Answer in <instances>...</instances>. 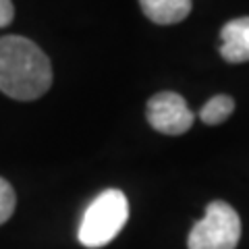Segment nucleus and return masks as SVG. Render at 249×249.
<instances>
[{"instance_id": "f03ea898", "label": "nucleus", "mask_w": 249, "mask_h": 249, "mask_svg": "<svg viewBox=\"0 0 249 249\" xmlns=\"http://www.w3.org/2000/svg\"><path fill=\"white\" fill-rule=\"evenodd\" d=\"M129 218V201L119 189H106L91 201L81 218L77 239L83 247L108 245L123 231Z\"/></svg>"}, {"instance_id": "1a4fd4ad", "label": "nucleus", "mask_w": 249, "mask_h": 249, "mask_svg": "<svg viewBox=\"0 0 249 249\" xmlns=\"http://www.w3.org/2000/svg\"><path fill=\"white\" fill-rule=\"evenodd\" d=\"M13 15H15V9L11 0H0V27L9 25L13 21Z\"/></svg>"}, {"instance_id": "6e6552de", "label": "nucleus", "mask_w": 249, "mask_h": 249, "mask_svg": "<svg viewBox=\"0 0 249 249\" xmlns=\"http://www.w3.org/2000/svg\"><path fill=\"white\" fill-rule=\"evenodd\" d=\"M15 206H17V196H15V189L11 187L9 181H4L0 177V224H4L15 212Z\"/></svg>"}, {"instance_id": "f257e3e1", "label": "nucleus", "mask_w": 249, "mask_h": 249, "mask_svg": "<svg viewBox=\"0 0 249 249\" xmlns=\"http://www.w3.org/2000/svg\"><path fill=\"white\" fill-rule=\"evenodd\" d=\"M52 85L48 56L27 37H0V91L13 100H37Z\"/></svg>"}, {"instance_id": "7ed1b4c3", "label": "nucleus", "mask_w": 249, "mask_h": 249, "mask_svg": "<svg viewBox=\"0 0 249 249\" xmlns=\"http://www.w3.org/2000/svg\"><path fill=\"white\" fill-rule=\"evenodd\" d=\"M241 239V218L227 201H212L204 218L191 229L189 249H235Z\"/></svg>"}, {"instance_id": "20e7f679", "label": "nucleus", "mask_w": 249, "mask_h": 249, "mask_svg": "<svg viewBox=\"0 0 249 249\" xmlns=\"http://www.w3.org/2000/svg\"><path fill=\"white\" fill-rule=\"evenodd\" d=\"M196 114L175 91L156 93L147 102V123L164 135H183L191 129Z\"/></svg>"}, {"instance_id": "423d86ee", "label": "nucleus", "mask_w": 249, "mask_h": 249, "mask_svg": "<svg viewBox=\"0 0 249 249\" xmlns=\"http://www.w3.org/2000/svg\"><path fill=\"white\" fill-rule=\"evenodd\" d=\"M145 17L158 25H173L191 13V0H139Z\"/></svg>"}, {"instance_id": "39448f33", "label": "nucleus", "mask_w": 249, "mask_h": 249, "mask_svg": "<svg viewBox=\"0 0 249 249\" xmlns=\"http://www.w3.org/2000/svg\"><path fill=\"white\" fill-rule=\"evenodd\" d=\"M222 46L220 54L227 62H247L249 60V17H239L229 21L220 31Z\"/></svg>"}, {"instance_id": "0eeeda50", "label": "nucleus", "mask_w": 249, "mask_h": 249, "mask_svg": "<svg viewBox=\"0 0 249 249\" xmlns=\"http://www.w3.org/2000/svg\"><path fill=\"white\" fill-rule=\"evenodd\" d=\"M232 110H235V100L231 96H214L201 108L199 119L206 124H220L232 114Z\"/></svg>"}]
</instances>
